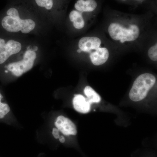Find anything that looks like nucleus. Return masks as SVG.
Wrapping results in <instances>:
<instances>
[{
	"instance_id": "nucleus-13",
	"label": "nucleus",
	"mask_w": 157,
	"mask_h": 157,
	"mask_svg": "<svg viewBox=\"0 0 157 157\" xmlns=\"http://www.w3.org/2000/svg\"><path fill=\"white\" fill-rule=\"evenodd\" d=\"M84 93L91 104L93 103H98L101 101V97L90 86H86L85 88Z\"/></svg>"
},
{
	"instance_id": "nucleus-8",
	"label": "nucleus",
	"mask_w": 157,
	"mask_h": 157,
	"mask_svg": "<svg viewBox=\"0 0 157 157\" xmlns=\"http://www.w3.org/2000/svg\"><path fill=\"white\" fill-rule=\"evenodd\" d=\"M101 43V39L98 37H85L79 40L78 45L82 51L90 53L92 50L100 48Z\"/></svg>"
},
{
	"instance_id": "nucleus-9",
	"label": "nucleus",
	"mask_w": 157,
	"mask_h": 157,
	"mask_svg": "<svg viewBox=\"0 0 157 157\" xmlns=\"http://www.w3.org/2000/svg\"><path fill=\"white\" fill-rule=\"evenodd\" d=\"M74 109L77 112L82 113H88L90 109L91 104L87 98L81 94H76L73 100Z\"/></svg>"
},
{
	"instance_id": "nucleus-6",
	"label": "nucleus",
	"mask_w": 157,
	"mask_h": 157,
	"mask_svg": "<svg viewBox=\"0 0 157 157\" xmlns=\"http://www.w3.org/2000/svg\"><path fill=\"white\" fill-rule=\"evenodd\" d=\"M54 126L55 128L53 130L57 132L59 134V132H60L67 136H75L77 135V130L76 125L70 119L63 116H59L56 118L54 121Z\"/></svg>"
},
{
	"instance_id": "nucleus-12",
	"label": "nucleus",
	"mask_w": 157,
	"mask_h": 157,
	"mask_svg": "<svg viewBox=\"0 0 157 157\" xmlns=\"http://www.w3.org/2000/svg\"><path fill=\"white\" fill-rule=\"evenodd\" d=\"M70 20L73 22L74 27L80 29L84 27L85 21L82 14L79 11L73 10L71 11L69 15Z\"/></svg>"
},
{
	"instance_id": "nucleus-10",
	"label": "nucleus",
	"mask_w": 157,
	"mask_h": 157,
	"mask_svg": "<svg viewBox=\"0 0 157 157\" xmlns=\"http://www.w3.org/2000/svg\"><path fill=\"white\" fill-rule=\"evenodd\" d=\"M109 56V51L106 48L100 47L90 54L91 61L95 66L104 64L108 60Z\"/></svg>"
},
{
	"instance_id": "nucleus-7",
	"label": "nucleus",
	"mask_w": 157,
	"mask_h": 157,
	"mask_svg": "<svg viewBox=\"0 0 157 157\" xmlns=\"http://www.w3.org/2000/svg\"><path fill=\"white\" fill-rule=\"evenodd\" d=\"M14 122V116L11 107L0 92V122L12 124Z\"/></svg>"
},
{
	"instance_id": "nucleus-14",
	"label": "nucleus",
	"mask_w": 157,
	"mask_h": 157,
	"mask_svg": "<svg viewBox=\"0 0 157 157\" xmlns=\"http://www.w3.org/2000/svg\"><path fill=\"white\" fill-rule=\"evenodd\" d=\"M149 57L152 60L157 61V44L152 46L149 48L148 51Z\"/></svg>"
},
{
	"instance_id": "nucleus-4",
	"label": "nucleus",
	"mask_w": 157,
	"mask_h": 157,
	"mask_svg": "<svg viewBox=\"0 0 157 157\" xmlns=\"http://www.w3.org/2000/svg\"><path fill=\"white\" fill-rule=\"evenodd\" d=\"M108 32L113 39L120 40L121 43L135 41L139 37L140 33L139 28L135 25H132L128 29H126L117 23H113L109 25Z\"/></svg>"
},
{
	"instance_id": "nucleus-2",
	"label": "nucleus",
	"mask_w": 157,
	"mask_h": 157,
	"mask_svg": "<svg viewBox=\"0 0 157 157\" xmlns=\"http://www.w3.org/2000/svg\"><path fill=\"white\" fill-rule=\"evenodd\" d=\"M36 56L35 52L27 50L22 59L6 64L3 66L2 69L0 68V70L2 71L3 74H10L14 77H20L33 68Z\"/></svg>"
},
{
	"instance_id": "nucleus-1",
	"label": "nucleus",
	"mask_w": 157,
	"mask_h": 157,
	"mask_svg": "<svg viewBox=\"0 0 157 157\" xmlns=\"http://www.w3.org/2000/svg\"><path fill=\"white\" fill-rule=\"evenodd\" d=\"M1 26L9 33H15L21 31L22 33H29L33 30L36 24L31 19H21L18 9L11 7L7 9L0 21Z\"/></svg>"
},
{
	"instance_id": "nucleus-11",
	"label": "nucleus",
	"mask_w": 157,
	"mask_h": 157,
	"mask_svg": "<svg viewBox=\"0 0 157 157\" xmlns=\"http://www.w3.org/2000/svg\"><path fill=\"white\" fill-rule=\"evenodd\" d=\"M97 3L94 0H78L75 3V9L81 12H92L97 8Z\"/></svg>"
},
{
	"instance_id": "nucleus-5",
	"label": "nucleus",
	"mask_w": 157,
	"mask_h": 157,
	"mask_svg": "<svg viewBox=\"0 0 157 157\" xmlns=\"http://www.w3.org/2000/svg\"><path fill=\"white\" fill-rule=\"evenodd\" d=\"M22 48L21 43L12 39L6 41L0 37V67L13 55L19 53Z\"/></svg>"
},
{
	"instance_id": "nucleus-3",
	"label": "nucleus",
	"mask_w": 157,
	"mask_h": 157,
	"mask_svg": "<svg viewBox=\"0 0 157 157\" xmlns=\"http://www.w3.org/2000/svg\"><path fill=\"white\" fill-rule=\"evenodd\" d=\"M155 82V77L150 73H144L138 76L129 93L130 99L135 102L143 100Z\"/></svg>"
},
{
	"instance_id": "nucleus-15",
	"label": "nucleus",
	"mask_w": 157,
	"mask_h": 157,
	"mask_svg": "<svg viewBox=\"0 0 157 157\" xmlns=\"http://www.w3.org/2000/svg\"><path fill=\"white\" fill-rule=\"evenodd\" d=\"M82 52V50H80V49H78V50H77V52H78V53H80Z\"/></svg>"
}]
</instances>
